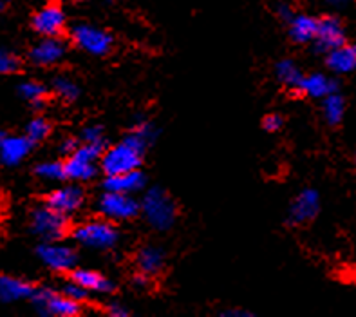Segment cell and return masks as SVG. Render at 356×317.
Masks as SVG:
<instances>
[{"label":"cell","mask_w":356,"mask_h":317,"mask_svg":"<svg viewBox=\"0 0 356 317\" xmlns=\"http://www.w3.org/2000/svg\"><path fill=\"white\" fill-rule=\"evenodd\" d=\"M145 141H141L136 134L125 136L120 144L113 145L111 149L102 154V171L107 176L113 174H122V172L136 171L140 169L141 160L145 153Z\"/></svg>","instance_id":"1"},{"label":"cell","mask_w":356,"mask_h":317,"mask_svg":"<svg viewBox=\"0 0 356 317\" xmlns=\"http://www.w3.org/2000/svg\"><path fill=\"white\" fill-rule=\"evenodd\" d=\"M141 212H143L145 219L149 222L150 226L158 229V231H167L176 223L177 208L174 199L165 192L163 189H150L147 194L143 196L140 203Z\"/></svg>","instance_id":"2"},{"label":"cell","mask_w":356,"mask_h":317,"mask_svg":"<svg viewBox=\"0 0 356 317\" xmlns=\"http://www.w3.org/2000/svg\"><path fill=\"white\" fill-rule=\"evenodd\" d=\"M36 310L42 316H58V317H72L80 314V301L71 299L65 294H56L49 288L35 290L31 295Z\"/></svg>","instance_id":"3"},{"label":"cell","mask_w":356,"mask_h":317,"mask_svg":"<svg viewBox=\"0 0 356 317\" xmlns=\"http://www.w3.org/2000/svg\"><path fill=\"white\" fill-rule=\"evenodd\" d=\"M31 226L33 232L44 241H58L67 232V219L65 214L45 205L33 210Z\"/></svg>","instance_id":"4"},{"label":"cell","mask_w":356,"mask_h":317,"mask_svg":"<svg viewBox=\"0 0 356 317\" xmlns=\"http://www.w3.org/2000/svg\"><path fill=\"white\" fill-rule=\"evenodd\" d=\"M72 235L78 243L99 250L111 249L118 241V231L108 222H87L76 226Z\"/></svg>","instance_id":"5"},{"label":"cell","mask_w":356,"mask_h":317,"mask_svg":"<svg viewBox=\"0 0 356 317\" xmlns=\"http://www.w3.org/2000/svg\"><path fill=\"white\" fill-rule=\"evenodd\" d=\"M72 40L80 49L95 56L107 54L113 47V36L90 24H78L72 27Z\"/></svg>","instance_id":"6"},{"label":"cell","mask_w":356,"mask_h":317,"mask_svg":"<svg viewBox=\"0 0 356 317\" xmlns=\"http://www.w3.org/2000/svg\"><path fill=\"white\" fill-rule=\"evenodd\" d=\"M99 212L108 219H118V222H127L140 212V203L132 198V194L125 192H114L107 190L98 201Z\"/></svg>","instance_id":"7"},{"label":"cell","mask_w":356,"mask_h":317,"mask_svg":"<svg viewBox=\"0 0 356 317\" xmlns=\"http://www.w3.org/2000/svg\"><path fill=\"white\" fill-rule=\"evenodd\" d=\"M36 254H38L40 261L44 263L45 267H49L51 270L67 272L76 267V252L71 247L58 243V241H44L38 247Z\"/></svg>","instance_id":"8"},{"label":"cell","mask_w":356,"mask_h":317,"mask_svg":"<svg viewBox=\"0 0 356 317\" xmlns=\"http://www.w3.org/2000/svg\"><path fill=\"white\" fill-rule=\"evenodd\" d=\"M346 42V29L343 24L340 22L339 17L327 15V17L318 18L316 24V35H315V49L318 53H327V51L339 47Z\"/></svg>","instance_id":"9"},{"label":"cell","mask_w":356,"mask_h":317,"mask_svg":"<svg viewBox=\"0 0 356 317\" xmlns=\"http://www.w3.org/2000/svg\"><path fill=\"white\" fill-rule=\"evenodd\" d=\"M67 17L62 6L47 4L33 17V27L42 36H60L65 31Z\"/></svg>","instance_id":"10"},{"label":"cell","mask_w":356,"mask_h":317,"mask_svg":"<svg viewBox=\"0 0 356 317\" xmlns=\"http://www.w3.org/2000/svg\"><path fill=\"white\" fill-rule=\"evenodd\" d=\"M321 210V196L315 189H304L289 205L288 219L293 225H304V223L315 219Z\"/></svg>","instance_id":"11"},{"label":"cell","mask_w":356,"mask_h":317,"mask_svg":"<svg viewBox=\"0 0 356 317\" xmlns=\"http://www.w3.org/2000/svg\"><path fill=\"white\" fill-rule=\"evenodd\" d=\"M65 54V44L58 36H44V40L38 42L29 53V59L36 65H53L60 62Z\"/></svg>","instance_id":"12"},{"label":"cell","mask_w":356,"mask_h":317,"mask_svg":"<svg viewBox=\"0 0 356 317\" xmlns=\"http://www.w3.org/2000/svg\"><path fill=\"white\" fill-rule=\"evenodd\" d=\"M325 63L337 75H349L356 71V44L343 42L342 45L325 53Z\"/></svg>","instance_id":"13"},{"label":"cell","mask_w":356,"mask_h":317,"mask_svg":"<svg viewBox=\"0 0 356 317\" xmlns=\"http://www.w3.org/2000/svg\"><path fill=\"white\" fill-rule=\"evenodd\" d=\"M81 203H83V192L74 185L53 190L49 198H47V207L54 208V210H58V212L65 214V216L71 212H76L78 208L81 207Z\"/></svg>","instance_id":"14"},{"label":"cell","mask_w":356,"mask_h":317,"mask_svg":"<svg viewBox=\"0 0 356 317\" xmlns=\"http://www.w3.org/2000/svg\"><path fill=\"white\" fill-rule=\"evenodd\" d=\"M105 190H114V192H125V194H136L145 187V176L140 169L122 174H113L107 176L104 181Z\"/></svg>","instance_id":"15"},{"label":"cell","mask_w":356,"mask_h":317,"mask_svg":"<svg viewBox=\"0 0 356 317\" xmlns=\"http://www.w3.org/2000/svg\"><path fill=\"white\" fill-rule=\"evenodd\" d=\"M31 147L33 144L26 136H6L4 141L0 144V160L4 165L13 167L26 158Z\"/></svg>","instance_id":"16"},{"label":"cell","mask_w":356,"mask_h":317,"mask_svg":"<svg viewBox=\"0 0 356 317\" xmlns=\"http://www.w3.org/2000/svg\"><path fill=\"white\" fill-rule=\"evenodd\" d=\"M298 91L304 93V95L312 96V98H324V96L339 91V82L334 78L325 77L322 72H313V75L302 77Z\"/></svg>","instance_id":"17"},{"label":"cell","mask_w":356,"mask_h":317,"mask_svg":"<svg viewBox=\"0 0 356 317\" xmlns=\"http://www.w3.org/2000/svg\"><path fill=\"white\" fill-rule=\"evenodd\" d=\"M71 279L80 285L81 288H86L87 292H96V294H108L114 290V283L102 276L99 272L87 270V268H80V270H72Z\"/></svg>","instance_id":"18"},{"label":"cell","mask_w":356,"mask_h":317,"mask_svg":"<svg viewBox=\"0 0 356 317\" xmlns=\"http://www.w3.org/2000/svg\"><path fill=\"white\" fill-rule=\"evenodd\" d=\"M288 24L289 36H291L297 44H309V42L315 40L318 18L309 17V15H293Z\"/></svg>","instance_id":"19"},{"label":"cell","mask_w":356,"mask_h":317,"mask_svg":"<svg viewBox=\"0 0 356 317\" xmlns=\"http://www.w3.org/2000/svg\"><path fill=\"white\" fill-rule=\"evenodd\" d=\"M33 292L35 288L26 281L11 276H0V301H4V303L31 297Z\"/></svg>","instance_id":"20"},{"label":"cell","mask_w":356,"mask_h":317,"mask_svg":"<svg viewBox=\"0 0 356 317\" xmlns=\"http://www.w3.org/2000/svg\"><path fill=\"white\" fill-rule=\"evenodd\" d=\"M165 265V252L158 247H143L138 252V267L143 272L145 276H154Z\"/></svg>","instance_id":"21"},{"label":"cell","mask_w":356,"mask_h":317,"mask_svg":"<svg viewBox=\"0 0 356 317\" xmlns=\"http://www.w3.org/2000/svg\"><path fill=\"white\" fill-rule=\"evenodd\" d=\"M322 113L330 125H339L342 122L346 114V100L342 95H339V91L322 98Z\"/></svg>","instance_id":"22"},{"label":"cell","mask_w":356,"mask_h":317,"mask_svg":"<svg viewBox=\"0 0 356 317\" xmlns=\"http://www.w3.org/2000/svg\"><path fill=\"white\" fill-rule=\"evenodd\" d=\"M96 163H87L80 162L76 158H71L69 156L67 162H65V176L71 178L74 181H89L96 176Z\"/></svg>","instance_id":"23"},{"label":"cell","mask_w":356,"mask_h":317,"mask_svg":"<svg viewBox=\"0 0 356 317\" xmlns=\"http://www.w3.org/2000/svg\"><path fill=\"white\" fill-rule=\"evenodd\" d=\"M277 78H279L284 86L291 87V89H297L300 86V80H302V71L298 69V65L291 60H280L275 68Z\"/></svg>","instance_id":"24"},{"label":"cell","mask_w":356,"mask_h":317,"mask_svg":"<svg viewBox=\"0 0 356 317\" xmlns=\"http://www.w3.org/2000/svg\"><path fill=\"white\" fill-rule=\"evenodd\" d=\"M18 91H20V95H22L27 102H31L35 107H42V105H44L47 89L42 86L40 82H24L22 86L18 87Z\"/></svg>","instance_id":"25"},{"label":"cell","mask_w":356,"mask_h":317,"mask_svg":"<svg viewBox=\"0 0 356 317\" xmlns=\"http://www.w3.org/2000/svg\"><path fill=\"white\" fill-rule=\"evenodd\" d=\"M36 176L47 181L65 180V163L62 162H44L36 167Z\"/></svg>","instance_id":"26"},{"label":"cell","mask_w":356,"mask_h":317,"mask_svg":"<svg viewBox=\"0 0 356 317\" xmlns=\"http://www.w3.org/2000/svg\"><path fill=\"white\" fill-rule=\"evenodd\" d=\"M51 132L49 122H45L44 118H35L31 122L27 123L26 127V138L31 144H38V141L45 140Z\"/></svg>","instance_id":"27"},{"label":"cell","mask_w":356,"mask_h":317,"mask_svg":"<svg viewBox=\"0 0 356 317\" xmlns=\"http://www.w3.org/2000/svg\"><path fill=\"white\" fill-rule=\"evenodd\" d=\"M53 89L54 93L63 98L65 102H72V100H76L80 96V87L71 80V78H65V77H60L54 80L53 84Z\"/></svg>","instance_id":"28"},{"label":"cell","mask_w":356,"mask_h":317,"mask_svg":"<svg viewBox=\"0 0 356 317\" xmlns=\"http://www.w3.org/2000/svg\"><path fill=\"white\" fill-rule=\"evenodd\" d=\"M132 134H136L141 141H145V145H150L156 138H158V129L152 122H147V120H140L136 123L134 129H132Z\"/></svg>","instance_id":"29"},{"label":"cell","mask_w":356,"mask_h":317,"mask_svg":"<svg viewBox=\"0 0 356 317\" xmlns=\"http://www.w3.org/2000/svg\"><path fill=\"white\" fill-rule=\"evenodd\" d=\"M20 65L18 59L13 53H9L6 49H0V75H9V72H15Z\"/></svg>","instance_id":"30"},{"label":"cell","mask_w":356,"mask_h":317,"mask_svg":"<svg viewBox=\"0 0 356 317\" xmlns=\"http://www.w3.org/2000/svg\"><path fill=\"white\" fill-rule=\"evenodd\" d=\"M83 141H89V144H98V141H104V129L99 125H90L83 129Z\"/></svg>","instance_id":"31"},{"label":"cell","mask_w":356,"mask_h":317,"mask_svg":"<svg viewBox=\"0 0 356 317\" xmlns=\"http://www.w3.org/2000/svg\"><path fill=\"white\" fill-rule=\"evenodd\" d=\"M62 294L69 295V297H71V299H76V301H81V299H86L87 290L81 288L80 285H76L74 281H71L69 285H65V288H63Z\"/></svg>","instance_id":"32"},{"label":"cell","mask_w":356,"mask_h":317,"mask_svg":"<svg viewBox=\"0 0 356 317\" xmlns=\"http://www.w3.org/2000/svg\"><path fill=\"white\" fill-rule=\"evenodd\" d=\"M282 116H279V114H268L266 118H264V122H262V125H264V129L270 132H277L282 127Z\"/></svg>","instance_id":"33"},{"label":"cell","mask_w":356,"mask_h":317,"mask_svg":"<svg viewBox=\"0 0 356 317\" xmlns=\"http://www.w3.org/2000/svg\"><path fill=\"white\" fill-rule=\"evenodd\" d=\"M277 13H279V17L282 18V20H286V22H289L291 20V17H293V9H291V6L288 4H279V8H277Z\"/></svg>","instance_id":"34"},{"label":"cell","mask_w":356,"mask_h":317,"mask_svg":"<svg viewBox=\"0 0 356 317\" xmlns=\"http://www.w3.org/2000/svg\"><path fill=\"white\" fill-rule=\"evenodd\" d=\"M76 147H78V144L74 138H65V140L60 144V150H62L63 154H67V156L72 153V150L76 149Z\"/></svg>","instance_id":"35"},{"label":"cell","mask_w":356,"mask_h":317,"mask_svg":"<svg viewBox=\"0 0 356 317\" xmlns=\"http://www.w3.org/2000/svg\"><path fill=\"white\" fill-rule=\"evenodd\" d=\"M107 314L108 316H113V317H127L129 316V312H127L125 308L122 307V304H111V307L107 308Z\"/></svg>","instance_id":"36"},{"label":"cell","mask_w":356,"mask_h":317,"mask_svg":"<svg viewBox=\"0 0 356 317\" xmlns=\"http://www.w3.org/2000/svg\"><path fill=\"white\" fill-rule=\"evenodd\" d=\"M325 4L330 6V8H334V9H343L348 8L349 4H351L353 0H324Z\"/></svg>","instance_id":"37"},{"label":"cell","mask_w":356,"mask_h":317,"mask_svg":"<svg viewBox=\"0 0 356 317\" xmlns=\"http://www.w3.org/2000/svg\"><path fill=\"white\" fill-rule=\"evenodd\" d=\"M225 316H250V312H241V310H230V312H225Z\"/></svg>","instance_id":"38"},{"label":"cell","mask_w":356,"mask_h":317,"mask_svg":"<svg viewBox=\"0 0 356 317\" xmlns=\"http://www.w3.org/2000/svg\"><path fill=\"white\" fill-rule=\"evenodd\" d=\"M6 136H8V134H6L4 131H0V144H2V141H4V138H6Z\"/></svg>","instance_id":"39"},{"label":"cell","mask_w":356,"mask_h":317,"mask_svg":"<svg viewBox=\"0 0 356 317\" xmlns=\"http://www.w3.org/2000/svg\"><path fill=\"white\" fill-rule=\"evenodd\" d=\"M4 6H6V0H0V11L4 9Z\"/></svg>","instance_id":"40"},{"label":"cell","mask_w":356,"mask_h":317,"mask_svg":"<svg viewBox=\"0 0 356 317\" xmlns=\"http://www.w3.org/2000/svg\"><path fill=\"white\" fill-rule=\"evenodd\" d=\"M76 2H87V0H76Z\"/></svg>","instance_id":"41"}]
</instances>
